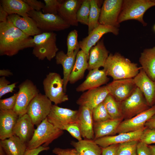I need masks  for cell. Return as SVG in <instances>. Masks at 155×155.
Instances as JSON below:
<instances>
[{"label": "cell", "mask_w": 155, "mask_h": 155, "mask_svg": "<svg viewBox=\"0 0 155 155\" xmlns=\"http://www.w3.org/2000/svg\"><path fill=\"white\" fill-rule=\"evenodd\" d=\"M32 38L12 23L0 22V55L12 56L24 49L32 47Z\"/></svg>", "instance_id": "1"}, {"label": "cell", "mask_w": 155, "mask_h": 155, "mask_svg": "<svg viewBox=\"0 0 155 155\" xmlns=\"http://www.w3.org/2000/svg\"><path fill=\"white\" fill-rule=\"evenodd\" d=\"M103 67L107 75L113 80L133 78L142 68L117 53L109 55Z\"/></svg>", "instance_id": "2"}, {"label": "cell", "mask_w": 155, "mask_h": 155, "mask_svg": "<svg viewBox=\"0 0 155 155\" xmlns=\"http://www.w3.org/2000/svg\"><path fill=\"white\" fill-rule=\"evenodd\" d=\"M56 37L57 34L53 32H43L34 36L32 40V54L40 60L46 58L51 61L59 50Z\"/></svg>", "instance_id": "3"}, {"label": "cell", "mask_w": 155, "mask_h": 155, "mask_svg": "<svg viewBox=\"0 0 155 155\" xmlns=\"http://www.w3.org/2000/svg\"><path fill=\"white\" fill-rule=\"evenodd\" d=\"M63 133V130L50 122L46 118L35 129L32 138L27 144V149L36 148L41 146L48 147Z\"/></svg>", "instance_id": "4"}, {"label": "cell", "mask_w": 155, "mask_h": 155, "mask_svg": "<svg viewBox=\"0 0 155 155\" xmlns=\"http://www.w3.org/2000/svg\"><path fill=\"white\" fill-rule=\"evenodd\" d=\"M155 6L153 0H124L117 22L120 23L126 20H136L144 26L147 24L143 20L145 12L149 8Z\"/></svg>", "instance_id": "5"}, {"label": "cell", "mask_w": 155, "mask_h": 155, "mask_svg": "<svg viewBox=\"0 0 155 155\" xmlns=\"http://www.w3.org/2000/svg\"><path fill=\"white\" fill-rule=\"evenodd\" d=\"M45 95L52 102L57 105L69 100L65 92L63 80L59 73L50 72L43 81Z\"/></svg>", "instance_id": "6"}, {"label": "cell", "mask_w": 155, "mask_h": 155, "mask_svg": "<svg viewBox=\"0 0 155 155\" xmlns=\"http://www.w3.org/2000/svg\"><path fill=\"white\" fill-rule=\"evenodd\" d=\"M28 14L35 21L37 27L43 32L58 31L70 26L58 14H45L41 11L34 10H31Z\"/></svg>", "instance_id": "7"}, {"label": "cell", "mask_w": 155, "mask_h": 155, "mask_svg": "<svg viewBox=\"0 0 155 155\" xmlns=\"http://www.w3.org/2000/svg\"><path fill=\"white\" fill-rule=\"evenodd\" d=\"M120 102L123 117L127 119L132 118L150 107L143 93L137 87L129 97Z\"/></svg>", "instance_id": "8"}, {"label": "cell", "mask_w": 155, "mask_h": 155, "mask_svg": "<svg viewBox=\"0 0 155 155\" xmlns=\"http://www.w3.org/2000/svg\"><path fill=\"white\" fill-rule=\"evenodd\" d=\"M52 105V102L45 94L39 93L30 102L26 113L34 125L37 127L47 118Z\"/></svg>", "instance_id": "9"}, {"label": "cell", "mask_w": 155, "mask_h": 155, "mask_svg": "<svg viewBox=\"0 0 155 155\" xmlns=\"http://www.w3.org/2000/svg\"><path fill=\"white\" fill-rule=\"evenodd\" d=\"M18 88L16 103L13 110L19 117L27 113L29 104L39 93V91L33 83L29 80H26L21 83Z\"/></svg>", "instance_id": "10"}, {"label": "cell", "mask_w": 155, "mask_h": 155, "mask_svg": "<svg viewBox=\"0 0 155 155\" xmlns=\"http://www.w3.org/2000/svg\"><path fill=\"white\" fill-rule=\"evenodd\" d=\"M123 0H105L101 8L99 22L100 24L118 28L117 22Z\"/></svg>", "instance_id": "11"}, {"label": "cell", "mask_w": 155, "mask_h": 155, "mask_svg": "<svg viewBox=\"0 0 155 155\" xmlns=\"http://www.w3.org/2000/svg\"><path fill=\"white\" fill-rule=\"evenodd\" d=\"M155 114V104L148 109L129 119L121 121L116 133H126L144 129L146 122Z\"/></svg>", "instance_id": "12"}, {"label": "cell", "mask_w": 155, "mask_h": 155, "mask_svg": "<svg viewBox=\"0 0 155 155\" xmlns=\"http://www.w3.org/2000/svg\"><path fill=\"white\" fill-rule=\"evenodd\" d=\"M109 32L117 35L119 34V29L115 27L100 24L87 36L79 42L80 49L86 54L88 60L91 48L96 44L104 35Z\"/></svg>", "instance_id": "13"}, {"label": "cell", "mask_w": 155, "mask_h": 155, "mask_svg": "<svg viewBox=\"0 0 155 155\" xmlns=\"http://www.w3.org/2000/svg\"><path fill=\"white\" fill-rule=\"evenodd\" d=\"M78 110H73L53 104L47 118L50 122L57 128L61 125L78 122Z\"/></svg>", "instance_id": "14"}, {"label": "cell", "mask_w": 155, "mask_h": 155, "mask_svg": "<svg viewBox=\"0 0 155 155\" xmlns=\"http://www.w3.org/2000/svg\"><path fill=\"white\" fill-rule=\"evenodd\" d=\"M109 94L106 86L88 90L83 93L76 101L80 106L88 107L91 111L102 102Z\"/></svg>", "instance_id": "15"}, {"label": "cell", "mask_w": 155, "mask_h": 155, "mask_svg": "<svg viewBox=\"0 0 155 155\" xmlns=\"http://www.w3.org/2000/svg\"><path fill=\"white\" fill-rule=\"evenodd\" d=\"M106 86L109 94L120 102L129 97L137 87L133 78L113 80Z\"/></svg>", "instance_id": "16"}, {"label": "cell", "mask_w": 155, "mask_h": 155, "mask_svg": "<svg viewBox=\"0 0 155 155\" xmlns=\"http://www.w3.org/2000/svg\"><path fill=\"white\" fill-rule=\"evenodd\" d=\"M134 82L143 93L149 106L155 104V81L151 80L141 68L133 78Z\"/></svg>", "instance_id": "17"}, {"label": "cell", "mask_w": 155, "mask_h": 155, "mask_svg": "<svg viewBox=\"0 0 155 155\" xmlns=\"http://www.w3.org/2000/svg\"><path fill=\"white\" fill-rule=\"evenodd\" d=\"M34 125L28 115L25 114L19 117L13 130V134L27 144L34 135Z\"/></svg>", "instance_id": "18"}, {"label": "cell", "mask_w": 155, "mask_h": 155, "mask_svg": "<svg viewBox=\"0 0 155 155\" xmlns=\"http://www.w3.org/2000/svg\"><path fill=\"white\" fill-rule=\"evenodd\" d=\"M103 69H97L89 71L85 80L76 89L78 92H83L101 86L109 80Z\"/></svg>", "instance_id": "19"}, {"label": "cell", "mask_w": 155, "mask_h": 155, "mask_svg": "<svg viewBox=\"0 0 155 155\" xmlns=\"http://www.w3.org/2000/svg\"><path fill=\"white\" fill-rule=\"evenodd\" d=\"M109 53L104 45L103 39L100 40L90 51L88 70L89 71L103 67Z\"/></svg>", "instance_id": "20"}, {"label": "cell", "mask_w": 155, "mask_h": 155, "mask_svg": "<svg viewBox=\"0 0 155 155\" xmlns=\"http://www.w3.org/2000/svg\"><path fill=\"white\" fill-rule=\"evenodd\" d=\"M7 21L30 36H34L43 32L37 27L35 21L29 16L23 17L16 14L9 15Z\"/></svg>", "instance_id": "21"}, {"label": "cell", "mask_w": 155, "mask_h": 155, "mask_svg": "<svg viewBox=\"0 0 155 155\" xmlns=\"http://www.w3.org/2000/svg\"><path fill=\"white\" fill-rule=\"evenodd\" d=\"M83 0H67L62 1L58 15L69 25L78 26V10Z\"/></svg>", "instance_id": "22"}, {"label": "cell", "mask_w": 155, "mask_h": 155, "mask_svg": "<svg viewBox=\"0 0 155 155\" xmlns=\"http://www.w3.org/2000/svg\"><path fill=\"white\" fill-rule=\"evenodd\" d=\"M144 129L119 133L117 135L105 136L97 139L94 141L102 148H105L114 144H119L133 141H139Z\"/></svg>", "instance_id": "23"}, {"label": "cell", "mask_w": 155, "mask_h": 155, "mask_svg": "<svg viewBox=\"0 0 155 155\" xmlns=\"http://www.w3.org/2000/svg\"><path fill=\"white\" fill-rule=\"evenodd\" d=\"M80 49L79 46L75 50L73 53L70 56L68 55L63 51H61L57 52L55 57L56 64H61L63 67V88L65 93L70 75L75 62L76 56Z\"/></svg>", "instance_id": "24"}, {"label": "cell", "mask_w": 155, "mask_h": 155, "mask_svg": "<svg viewBox=\"0 0 155 155\" xmlns=\"http://www.w3.org/2000/svg\"><path fill=\"white\" fill-rule=\"evenodd\" d=\"M78 111V122L82 137L86 139L94 140L92 111L84 106H80Z\"/></svg>", "instance_id": "25"}, {"label": "cell", "mask_w": 155, "mask_h": 155, "mask_svg": "<svg viewBox=\"0 0 155 155\" xmlns=\"http://www.w3.org/2000/svg\"><path fill=\"white\" fill-rule=\"evenodd\" d=\"M19 117L13 110H0V139L3 140L13 135V130Z\"/></svg>", "instance_id": "26"}, {"label": "cell", "mask_w": 155, "mask_h": 155, "mask_svg": "<svg viewBox=\"0 0 155 155\" xmlns=\"http://www.w3.org/2000/svg\"><path fill=\"white\" fill-rule=\"evenodd\" d=\"M122 119H110L101 122L93 123L94 140L116 134L117 129Z\"/></svg>", "instance_id": "27"}, {"label": "cell", "mask_w": 155, "mask_h": 155, "mask_svg": "<svg viewBox=\"0 0 155 155\" xmlns=\"http://www.w3.org/2000/svg\"><path fill=\"white\" fill-rule=\"evenodd\" d=\"M88 67V60L86 55L82 50H79L77 54L74 65L70 75L69 83L74 84L82 79Z\"/></svg>", "instance_id": "28"}, {"label": "cell", "mask_w": 155, "mask_h": 155, "mask_svg": "<svg viewBox=\"0 0 155 155\" xmlns=\"http://www.w3.org/2000/svg\"><path fill=\"white\" fill-rule=\"evenodd\" d=\"M139 62L147 75L155 81V46L144 49L141 54Z\"/></svg>", "instance_id": "29"}, {"label": "cell", "mask_w": 155, "mask_h": 155, "mask_svg": "<svg viewBox=\"0 0 155 155\" xmlns=\"http://www.w3.org/2000/svg\"><path fill=\"white\" fill-rule=\"evenodd\" d=\"M0 146L7 155H24L27 149L26 144L14 135L7 139L0 140Z\"/></svg>", "instance_id": "30"}, {"label": "cell", "mask_w": 155, "mask_h": 155, "mask_svg": "<svg viewBox=\"0 0 155 155\" xmlns=\"http://www.w3.org/2000/svg\"><path fill=\"white\" fill-rule=\"evenodd\" d=\"M0 2L9 15L16 14L25 17L29 16L28 13L32 10L23 0H1Z\"/></svg>", "instance_id": "31"}, {"label": "cell", "mask_w": 155, "mask_h": 155, "mask_svg": "<svg viewBox=\"0 0 155 155\" xmlns=\"http://www.w3.org/2000/svg\"><path fill=\"white\" fill-rule=\"evenodd\" d=\"M71 144L80 155H101L102 148L92 140L72 141Z\"/></svg>", "instance_id": "32"}, {"label": "cell", "mask_w": 155, "mask_h": 155, "mask_svg": "<svg viewBox=\"0 0 155 155\" xmlns=\"http://www.w3.org/2000/svg\"><path fill=\"white\" fill-rule=\"evenodd\" d=\"M120 102L110 94L107 96L103 102L106 110L111 119H122L123 117Z\"/></svg>", "instance_id": "33"}, {"label": "cell", "mask_w": 155, "mask_h": 155, "mask_svg": "<svg viewBox=\"0 0 155 155\" xmlns=\"http://www.w3.org/2000/svg\"><path fill=\"white\" fill-rule=\"evenodd\" d=\"M99 1L90 0V7L88 25V34L100 24L99 20L101 8H100L98 5Z\"/></svg>", "instance_id": "34"}, {"label": "cell", "mask_w": 155, "mask_h": 155, "mask_svg": "<svg viewBox=\"0 0 155 155\" xmlns=\"http://www.w3.org/2000/svg\"><path fill=\"white\" fill-rule=\"evenodd\" d=\"M90 7V0H83L77 13L78 22L88 26Z\"/></svg>", "instance_id": "35"}, {"label": "cell", "mask_w": 155, "mask_h": 155, "mask_svg": "<svg viewBox=\"0 0 155 155\" xmlns=\"http://www.w3.org/2000/svg\"><path fill=\"white\" fill-rule=\"evenodd\" d=\"M94 123H98L111 119L107 112L103 102L96 106L92 111Z\"/></svg>", "instance_id": "36"}, {"label": "cell", "mask_w": 155, "mask_h": 155, "mask_svg": "<svg viewBox=\"0 0 155 155\" xmlns=\"http://www.w3.org/2000/svg\"><path fill=\"white\" fill-rule=\"evenodd\" d=\"M138 142L133 141L119 144L117 155H132L136 152Z\"/></svg>", "instance_id": "37"}, {"label": "cell", "mask_w": 155, "mask_h": 155, "mask_svg": "<svg viewBox=\"0 0 155 155\" xmlns=\"http://www.w3.org/2000/svg\"><path fill=\"white\" fill-rule=\"evenodd\" d=\"M78 32L76 30L71 31L68 34L67 39V52L68 56L72 55L78 47L79 46L78 41Z\"/></svg>", "instance_id": "38"}, {"label": "cell", "mask_w": 155, "mask_h": 155, "mask_svg": "<svg viewBox=\"0 0 155 155\" xmlns=\"http://www.w3.org/2000/svg\"><path fill=\"white\" fill-rule=\"evenodd\" d=\"M57 128L63 131L65 130L67 131L72 137L77 140L78 141L82 140L78 122L61 125Z\"/></svg>", "instance_id": "39"}, {"label": "cell", "mask_w": 155, "mask_h": 155, "mask_svg": "<svg viewBox=\"0 0 155 155\" xmlns=\"http://www.w3.org/2000/svg\"><path fill=\"white\" fill-rule=\"evenodd\" d=\"M45 5L42 9L45 14H58L62 1L57 0H44Z\"/></svg>", "instance_id": "40"}, {"label": "cell", "mask_w": 155, "mask_h": 155, "mask_svg": "<svg viewBox=\"0 0 155 155\" xmlns=\"http://www.w3.org/2000/svg\"><path fill=\"white\" fill-rule=\"evenodd\" d=\"M139 141L147 145L155 144V129L146 127L144 130Z\"/></svg>", "instance_id": "41"}, {"label": "cell", "mask_w": 155, "mask_h": 155, "mask_svg": "<svg viewBox=\"0 0 155 155\" xmlns=\"http://www.w3.org/2000/svg\"><path fill=\"white\" fill-rule=\"evenodd\" d=\"M10 82L7 80L5 77L0 78V98L5 94L12 92L16 87V83L10 84Z\"/></svg>", "instance_id": "42"}, {"label": "cell", "mask_w": 155, "mask_h": 155, "mask_svg": "<svg viewBox=\"0 0 155 155\" xmlns=\"http://www.w3.org/2000/svg\"><path fill=\"white\" fill-rule=\"evenodd\" d=\"M17 93L7 98L0 100V110H13L15 106Z\"/></svg>", "instance_id": "43"}, {"label": "cell", "mask_w": 155, "mask_h": 155, "mask_svg": "<svg viewBox=\"0 0 155 155\" xmlns=\"http://www.w3.org/2000/svg\"><path fill=\"white\" fill-rule=\"evenodd\" d=\"M52 152L56 155H80L75 149H63L55 148L52 150Z\"/></svg>", "instance_id": "44"}, {"label": "cell", "mask_w": 155, "mask_h": 155, "mask_svg": "<svg viewBox=\"0 0 155 155\" xmlns=\"http://www.w3.org/2000/svg\"><path fill=\"white\" fill-rule=\"evenodd\" d=\"M137 155H152L148 145L139 141L136 147Z\"/></svg>", "instance_id": "45"}, {"label": "cell", "mask_w": 155, "mask_h": 155, "mask_svg": "<svg viewBox=\"0 0 155 155\" xmlns=\"http://www.w3.org/2000/svg\"><path fill=\"white\" fill-rule=\"evenodd\" d=\"M32 9L36 11H41L45 5L44 3L36 0H23Z\"/></svg>", "instance_id": "46"}, {"label": "cell", "mask_w": 155, "mask_h": 155, "mask_svg": "<svg viewBox=\"0 0 155 155\" xmlns=\"http://www.w3.org/2000/svg\"><path fill=\"white\" fill-rule=\"evenodd\" d=\"M119 144H114L105 148H102V155H117Z\"/></svg>", "instance_id": "47"}, {"label": "cell", "mask_w": 155, "mask_h": 155, "mask_svg": "<svg viewBox=\"0 0 155 155\" xmlns=\"http://www.w3.org/2000/svg\"><path fill=\"white\" fill-rule=\"evenodd\" d=\"M49 147H44L42 146L33 149H27L24 155H38L41 152L49 150Z\"/></svg>", "instance_id": "48"}, {"label": "cell", "mask_w": 155, "mask_h": 155, "mask_svg": "<svg viewBox=\"0 0 155 155\" xmlns=\"http://www.w3.org/2000/svg\"><path fill=\"white\" fill-rule=\"evenodd\" d=\"M9 15L0 4V22H5L7 21V18Z\"/></svg>", "instance_id": "49"}, {"label": "cell", "mask_w": 155, "mask_h": 155, "mask_svg": "<svg viewBox=\"0 0 155 155\" xmlns=\"http://www.w3.org/2000/svg\"><path fill=\"white\" fill-rule=\"evenodd\" d=\"M145 126L147 128L155 129V114L146 122Z\"/></svg>", "instance_id": "50"}, {"label": "cell", "mask_w": 155, "mask_h": 155, "mask_svg": "<svg viewBox=\"0 0 155 155\" xmlns=\"http://www.w3.org/2000/svg\"><path fill=\"white\" fill-rule=\"evenodd\" d=\"M13 74L8 69H1L0 70V76H9L13 75Z\"/></svg>", "instance_id": "51"}, {"label": "cell", "mask_w": 155, "mask_h": 155, "mask_svg": "<svg viewBox=\"0 0 155 155\" xmlns=\"http://www.w3.org/2000/svg\"><path fill=\"white\" fill-rule=\"evenodd\" d=\"M148 147L152 155H155V145H148Z\"/></svg>", "instance_id": "52"}, {"label": "cell", "mask_w": 155, "mask_h": 155, "mask_svg": "<svg viewBox=\"0 0 155 155\" xmlns=\"http://www.w3.org/2000/svg\"><path fill=\"white\" fill-rule=\"evenodd\" d=\"M0 155H7L2 146H0Z\"/></svg>", "instance_id": "53"}, {"label": "cell", "mask_w": 155, "mask_h": 155, "mask_svg": "<svg viewBox=\"0 0 155 155\" xmlns=\"http://www.w3.org/2000/svg\"><path fill=\"white\" fill-rule=\"evenodd\" d=\"M132 155H137L136 152H135Z\"/></svg>", "instance_id": "54"}, {"label": "cell", "mask_w": 155, "mask_h": 155, "mask_svg": "<svg viewBox=\"0 0 155 155\" xmlns=\"http://www.w3.org/2000/svg\"><path fill=\"white\" fill-rule=\"evenodd\" d=\"M154 31H155V25L154 26Z\"/></svg>", "instance_id": "55"}, {"label": "cell", "mask_w": 155, "mask_h": 155, "mask_svg": "<svg viewBox=\"0 0 155 155\" xmlns=\"http://www.w3.org/2000/svg\"><path fill=\"white\" fill-rule=\"evenodd\" d=\"M153 1L155 3V0H153Z\"/></svg>", "instance_id": "56"}]
</instances>
